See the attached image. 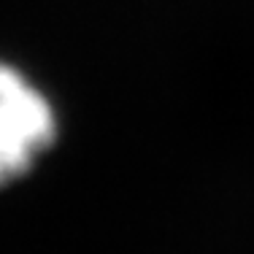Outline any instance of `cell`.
<instances>
[{"mask_svg":"<svg viewBox=\"0 0 254 254\" xmlns=\"http://www.w3.org/2000/svg\"><path fill=\"white\" fill-rule=\"evenodd\" d=\"M57 138V114L38 84L0 60V187L22 179Z\"/></svg>","mask_w":254,"mask_h":254,"instance_id":"obj_1","label":"cell"}]
</instances>
